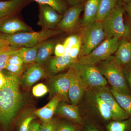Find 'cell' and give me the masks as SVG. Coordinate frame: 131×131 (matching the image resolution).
I'll list each match as a JSON object with an SVG mask.
<instances>
[{
  "mask_svg": "<svg viewBox=\"0 0 131 131\" xmlns=\"http://www.w3.org/2000/svg\"><path fill=\"white\" fill-rule=\"evenodd\" d=\"M5 74L6 83L0 88V124L8 129L23 105L24 100L20 90L19 77L9 72Z\"/></svg>",
  "mask_w": 131,
  "mask_h": 131,
  "instance_id": "6da1fadb",
  "label": "cell"
},
{
  "mask_svg": "<svg viewBox=\"0 0 131 131\" xmlns=\"http://www.w3.org/2000/svg\"><path fill=\"white\" fill-rule=\"evenodd\" d=\"M125 11L122 3L119 2L116 6L101 21L106 38L127 39L129 38L131 29L129 25L124 23Z\"/></svg>",
  "mask_w": 131,
  "mask_h": 131,
  "instance_id": "7a4b0ae2",
  "label": "cell"
},
{
  "mask_svg": "<svg viewBox=\"0 0 131 131\" xmlns=\"http://www.w3.org/2000/svg\"><path fill=\"white\" fill-rule=\"evenodd\" d=\"M96 66L112 88L123 93L131 95L123 68L115 61L114 55Z\"/></svg>",
  "mask_w": 131,
  "mask_h": 131,
  "instance_id": "3957f363",
  "label": "cell"
},
{
  "mask_svg": "<svg viewBox=\"0 0 131 131\" xmlns=\"http://www.w3.org/2000/svg\"><path fill=\"white\" fill-rule=\"evenodd\" d=\"M62 31L58 30H43L37 32H26L5 35L1 34L3 39L10 45L16 47H34L50 38L60 34Z\"/></svg>",
  "mask_w": 131,
  "mask_h": 131,
  "instance_id": "277c9868",
  "label": "cell"
},
{
  "mask_svg": "<svg viewBox=\"0 0 131 131\" xmlns=\"http://www.w3.org/2000/svg\"><path fill=\"white\" fill-rule=\"evenodd\" d=\"M80 35L81 47L78 59L88 55L106 38L100 21L83 27Z\"/></svg>",
  "mask_w": 131,
  "mask_h": 131,
  "instance_id": "5b68a950",
  "label": "cell"
},
{
  "mask_svg": "<svg viewBox=\"0 0 131 131\" xmlns=\"http://www.w3.org/2000/svg\"><path fill=\"white\" fill-rule=\"evenodd\" d=\"M121 39L107 38L90 54L79 58L75 62L82 64L96 65L115 53Z\"/></svg>",
  "mask_w": 131,
  "mask_h": 131,
  "instance_id": "8992f818",
  "label": "cell"
},
{
  "mask_svg": "<svg viewBox=\"0 0 131 131\" xmlns=\"http://www.w3.org/2000/svg\"><path fill=\"white\" fill-rule=\"evenodd\" d=\"M72 66L79 73L86 90L106 86L107 81L96 65L75 62Z\"/></svg>",
  "mask_w": 131,
  "mask_h": 131,
  "instance_id": "52a82bcc",
  "label": "cell"
},
{
  "mask_svg": "<svg viewBox=\"0 0 131 131\" xmlns=\"http://www.w3.org/2000/svg\"><path fill=\"white\" fill-rule=\"evenodd\" d=\"M73 71L74 69L71 66L65 73L50 77L47 86L50 97L59 96L62 101H69L68 93Z\"/></svg>",
  "mask_w": 131,
  "mask_h": 131,
  "instance_id": "ba28073f",
  "label": "cell"
},
{
  "mask_svg": "<svg viewBox=\"0 0 131 131\" xmlns=\"http://www.w3.org/2000/svg\"><path fill=\"white\" fill-rule=\"evenodd\" d=\"M39 13L38 25L43 30H54L61 21L63 15L50 6L45 4H39Z\"/></svg>",
  "mask_w": 131,
  "mask_h": 131,
  "instance_id": "9c48e42d",
  "label": "cell"
},
{
  "mask_svg": "<svg viewBox=\"0 0 131 131\" xmlns=\"http://www.w3.org/2000/svg\"><path fill=\"white\" fill-rule=\"evenodd\" d=\"M93 90L108 106L112 114L113 121L123 120L130 118L120 106L107 87H101Z\"/></svg>",
  "mask_w": 131,
  "mask_h": 131,
  "instance_id": "30bf717a",
  "label": "cell"
},
{
  "mask_svg": "<svg viewBox=\"0 0 131 131\" xmlns=\"http://www.w3.org/2000/svg\"><path fill=\"white\" fill-rule=\"evenodd\" d=\"M84 4L70 7L63 15L56 29L63 32L71 31L77 27L81 13L83 11Z\"/></svg>",
  "mask_w": 131,
  "mask_h": 131,
  "instance_id": "8fae6325",
  "label": "cell"
},
{
  "mask_svg": "<svg viewBox=\"0 0 131 131\" xmlns=\"http://www.w3.org/2000/svg\"><path fill=\"white\" fill-rule=\"evenodd\" d=\"M48 76L45 65L34 62L31 64L24 72L21 83L25 88H30L38 81Z\"/></svg>",
  "mask_w": 131,
  "mask_h": 131,
  "instance_id": "7c38bea8",
  "label": "cell"
},
{
  "mask_svg": "<svg viewBox=\"0 0 131 131\" xmlns=\"http://www.w3.org/2000/svg\"><path fill=\"white\" fill-rule=\"evenodd\" d=\"M76 61L68 54L61 56L51 57L45 64L48 75H55L70 68Z\"/></svg>",
  "mask_w": 131,
  "mask_h": 131,
  "instance_id": "4fadbf2b",
  "label": "cell"
},
{
  "mask_svg": "<svg viewBox=\"0 0 131 131\" xmlns=\"http://www.w3.org/2000/svg\"><path fill=\"white\" fill-rule=\"evenodd\" d=\"M32 31L30 27L15 16L8 17L0 20V33L12 35L18 33Z\"/></svg>",
  "mask_w": 131,
  "mask_h": 131,
  "instance_id": "5bb4252c",
  "label": "cell"
},
{
  "mask_svg": "<svg viewBox=\"0 0 131 131\" xmlns=\"http://www.w3.org/2000/svg\"><path fill=\"white\" fill-rule=\"evenodd\" d=\"M74 69L70 87L68 93L69 99L73 105H77L81 100L86 90L77 71Z\"/></svg>",
  "mask_w": 131,
  "mask_h": 131,
  "instance_id": "9a60e30c",
  "label": "cell"
},
{
  "mask_svg": "<svg viewBox=\"0 0 131 131\" xmlns=\"http://www.w3.org/2000/svg\"><path fill=\"white\" fill-rule=\"evenodd\" d=\"M65 102L61 101L57 108L56 114L72 122L82 124V119L77 105H69Z\"/></svg>",
  "mask_w": 131,
  "mask_h": 131,
  "instance_id": "2e32d148",
  "label": "cell"
},
{
  "mask_svg": "<svg viewBox=\"0 0 131 131\" xmlns=\"http://www.w3.org/2000/svg\"><path fill=\"white\" fill-rule=\"evenodd\" d=\"M61 101L62 99L60 96H54L46 105L35 110L34 114L39 118L43 123L50 122L53 119L58 106Z\"/></svg>",
  "mask_w": 131,
  "mask_h": 131,
  "instance_id": "e0dca14e",
  "label": "cell"
},
{
  "mask_svg": "<svg viewBox=\"0 0 131 131\" xmlns=\"http://www.w3.org/2000/svg\"><path fill=\"white\" fill-rule=\"evenodd\" d=\"M28 1L8 0L0 1V20L13 16L20 10Z\"/></svg>",
  "mask_w": 131,
  "mask_h": 131,
  "instance_id": "ac0fdd59",
  "label": "cell"
},
{
  "mask_svg": "<svg viewBox=\"0 0 131 131\" xmlns=\"http://www.w3.org/2000/svg\"><path fill=\"white\" fill-rule=\"evenodd\" d=\"M101 0H86L84 6V13L81 21L83 27L96 21Z\"/></svg>",
  "mask_w": 131,
  "mask_h": 131,
  "instance_id": "d6986e66",
  "label": "cell"
},
{
  "mask_svg": "<svg viewBox=\"0 0 131 131\" xmlns=\"http://www.w3.org/2000/svg\"><path fill=\"white\" fill-rule=\"evenodd\" d=\"M114 54L115 61L122 67L131 62V42L125 39H121Z\"/></svg>",
  "mask_w": 131,
  "mask_h": 131,
  "instance_id": "ffe728a7",
  "label": "cell"
},
{
  "mask_svg": "<svg viewBox=\"0 0 131 131\" xmlns=\"http://www.w3.org/2000/svg\"><path fill=\"white\" fill-rule=\"evenodd\" d=\"M57 43L56 40L50 39L42 42L38 50L35 62L40 65H45L54 53Z\"/></svg>",
  "mask_w": 131,
  "mask_h": 131,
  "instance_id": "44dd1931",
  "label": "cell"
},
{
  "mask_svg": "<svg viewBox=\"0 0 131 131\" xmlns=\"http://www.w3.org/2000/svg\"><path fill=\"white\" fill-rule=\"evenodd\" d=\"M42 42L32 47H18L14 51L13 55L21 58L25 64H31L34 63L35 62L37 58L38 50Z\"/></svg>",
  "mask_w": 131,
  "mask_h": 131,
  "instance_id": "7402d4cb",
  "label": "cell"
},
{
  "mask_svg": "<svg viewBox=\"0 0 131 131\" xmlns=\"http://www.w3.org/2000/svg\"><path fill=\"white\" fill-rule=\"evenodd\" d=\"M110 90L120 106L131 117V95L123 93L113 88Z\"/></svg>",
  "mask_w": 131,
  "mask_h": 131,
  "instance_id": "603a6c76",
  "label": "cell"
},
{
  "mask_svg": "<svg viewBox=\"0 0 131 131\" xmlns=\"http://www.w3.org/2000/svg\"><path fill=\"white\" fill-rule=\"evenodd\" d=\"M93 101L102 118L106 121L113 120L112 114L108 106L95 92L94 94Z\"/></svg>",
  "mask_w": 131,
  "mask_h": 131,
  "instance_id": "cb8c5ba5",
  "label": "cell"
},
{
  "mask_svg": "<svg viewBox=\"0 0 131 131\" xmlns=\"http://www.w3.org/2000/svg\"><path fill=\"white\" fill-rule=\"evenodd\" d=\"M118 0H101L96 21H101L115 7Z\"/></svg>",
  "mask_w": 131,
  "mask_h": 131,
  "instance_id": "d4e9b609",
  "label": "cell"
},
{
  "mask_svg": "<svg viewBox=\"0 0 131 131\" xmlns=\"http://www.w3.org/2000/svg\"><path fill=\"white\" fill-rule=\"evenodd\" d=\"M108 131H131V117L121 121H113L106 126Z\"/></svg>",
  "mask_w": 131,
  "mask_h": 131,
  "instance_id": "484cf974",
  "label": "cell"
},
{
  "mask_svg": "<svg viewBox=\"0 0 131 131\" xmlns=\"http://www.w3.org/2000/svg\"><path fill=\"white\" fill-rule=\"evenodd\" d=\"M33 1L38 4H45L50 6L60 14L63 15L69 8L68 5L63 0H26Z\"/></svg>",
  "mask_w": 131,
  "mask_h": 131,
  "instance_id": "4316f807",
  "label": "cell"
},
{
  "mask_svg": "<svg viewBox=\"0 0 131 131\" xmlns=\"http://www.w3.org/2000/svg\"><path fill=\"white\" fill-rule=\"evenodd\" d=\"M18 47L9 45L0 50V71L4 70L9 57Z\"/></svg>",
  "mask_w": 131,
  "mask_h": 131,
  "instance_id": "83f0119b",
  "label": "cell"
},
{
  "mask_svg": "<svg viewBox=\"0 0 131 131\" xmlns=\"http://www.w3.org/2000/svg\"><path fill=\"white\" fill-rule=\"evenodd\" d=\"M81 40V35H73L68 37L63 43V45L65 47L66 54H68L69 50L73 46Z\"/></svg>",
  "mask_w": 131,
  "mask_h": 131,
  "instance_id": "f1b7e54d",
  "label": "cell"
},
{
  "mask_svg": "<svg viewBox=\"0 0 131 131\" xmlns=\"http://www.w3.org/2000/svg\"><path fill=\"white\" fill-rule=\"evenodd\" d=\"M34 115L33 114H28L24 115L20 124L19 131H28L30 124L35 118Z\"/></svg>",
  "mask_w": 131,
  "mask_h": 131,
  "instance_id": "f546056e",
  "label": "cell"
},
{
  "mask_svg": "<svg viewBox=\"0 0 131 131\" xmlns=\"http://www.w3.org/2000/svg\"><path fill=\"white\" fill-rule=\"evenodd\" d=\"M49 92L47 86L42 83H38L33 88L32 93L35 97H42Z\"/></svg>",
  "mask_w": 131,
  "mask_h": 131,
  "instance_id": "4dcf8cb0",
  "label": "cell"
},
{
  "mask_svg": "<svg viewBox=\"0 0 131 131\" xmlns=\"http://www.w3.org/2000/svg\"><path fill=\"white\" fill-rule=\"evenodd\" d=\"M24 65H15V64H7L4 70L7 71L9 73H12L19 77L23 73Z\"/></svg>",
  "mask_w": 131,
  "mask_h": 131,
  "instance_id": "1f68e13d",
  "label": "cell"
},
{
  "mask_svg": "<svg viewBox=\"0 0 131 131\" xmlns=\"http://www.w3.org/2000/svg\"><path fill=\"white\" fill-rule=\"evenodd\" d=\"M55 131H79L77 127L65 122H59Z\"/></svg>",
  "mask_w": 131,
  "mask_h": 131,
  "instance_id": "d6a6232c",
  "label": "cell"
},
{
  "mask_svg": "<svg viewBox=\"0 0 131 131\" xmlns=\"http://www.w3.org/2000/svg\"><path fill=\"white\" fill-rule=\"evenodd\" d=\"M81 47V40L69 49L68 52V55H69L72 59L76 61L79 58Z\"/></svg>",
  "mask_w": 131,
  "mask_h": 131,
  "instance_id": "836d02e7",
  "label": "cell"
},
{
  "mask_svg": "<svg viewBox=\"0 0 131 131\" xmlns=\"http://www.w3.org/2000/svg\"><path fill=\"white\" fill-rule=\"evenodd\" d=\"M57 119L53 118L50 122L40 125L39 131H55L58 123Z\"/></svg>",
  "mask_w": 131,
  "mask_h": 131,
  "instance_id": "e575fe53",
  "label": "cell"
},
{
  "mask_svg": "<svg viewBox=\"0 0 131 131\" xmlns=\"http://www.w3.org/2000/svg\"><path fill=\"white\" fill-rule=\"evenodd\" d=\"M122 68L126 80L131 93V62Z\"/></svg>",
  "mask_w": 131,
  "mask_h": 131,
  "instance_id": "d590c367",
  "label": "cell"
},
{
  "mask_svg": "<svg viewBox=\"0 0 131 131\" xmlns=\"http://www.w3.org/2000/svg\"><path fill=\"white\" fill-rule=\"evenodd\" d=\"M54 53L56 56H61L66 54L65 47L63 44L57 43L54 48Z\"/></svg>",
  "mask_w": 131,
  "mask_h": 131,
  "instance_id": "8d00e7d4",
  "label": "cell"
},
{
  "mask_svg": "<svg viewBox=\"0 0 131 131\" xmlns=\"http://www.w3.org/2000/svg\"><path fill=\"white\" fill-rule=\"evenodd\" d=\"M15 65H24V61L21 58L16 55H12L9 57L7 64Z\"/></svg>",
  "mask_w": 131,
  "mask_h": 131,
  "instance_id": "74e56055",
  "label": "cell"
},
{
  "mask_svg": "<svg viewBox=\"0 0 131 131\" xmlns=\"http://www.w3.org/2000/svg\"><path fill=\"white\" fill-rule=\"evenodd\" d=\"M70 7L84 4L86 0H63Z\"/></svg>",
  "mask_w": 131,
  "mask_h": 131,
  "instance_id": "f35d334b",
  "label": "cell"
},
{
  "mask_svg": "<svg viewBox=\"0 0 131 131\" xmlns=\"http://www.w3.org/2000/svg\"><path fill=\"white\" fill-rule=\"evenodd\" d=\"M40 125L37 121H32L30 124L28 131H39Z\"/></svg>",
  "mask_w": 131,
  "mask_h": 131,
  "instance_id": "ab89813d",
  "label": "cell"
},
{
  "mask_svg": "<svg viewBox=\"0 0 131 131\" xmlns=\"http://www.w3.org/2000/svg\"><path fill=\"white\" fill-rule=\"evenodd\" d=\"M6 81V78L5 74L2 71H0V88L5 86Z\"/></svg>",
  "mask_w": 131,
  "mask_h": 131,
  "instance_id": "60d3db41",
  "label": "cell"
},
{
  "mask_svg": "<svg viewBox=\"0 0 131 131\" xmlns=\"http://www.w3.org/2000/svg\"><path fill=\"white\" fill-rule=\"evenodd\" d=\"M84 131H101L94 125L91 124H87L84 128Z\"/></svg>",
  "mask_w": 131,
  "mask_h": 131,
  "instance_id": "b9f144b4",
  "label": "cell"
},
{
  "mask_svg": "<svg viewBox=\"0 0 131 131\" xmlns=\"http://www.w3.org/2000/svg\"><path fill=\"white\" fill-rule=\"evenodd\" d=\"M9 43L1 36L0 33V50L9 45Z\"/></svg>",
  "mask_w": 131,
  "mask_h": 131,
  "instance_id": "7bdbcfd3",
  "label": "cell"
},
{
  "mask_svg": "<svg viewBox=\"0 0 131 131\" xmlns=\"http://www.w3.org/2000/svg\"><path fill=\"white\" fill-rule=\"evenodd\" d=\"M125 11H126L129 16L131 15V0L126 3L124 7Z\"/></svg>",
  "mask_w": 131,
  "mask_h": 131,
  "instance_id": "ee69618b",
  "label": "cell"
},
{
  "mask_svg": "<svg viewBox=\"0 0 131 131\" xmlns=\"http://www.w3.org/2000/svg\"><path fill=\"white\" fill-rule=\"evenodd\" d=\"M130 1V0H118L119 2H125L126 3L128 2L129 1Z\"/></svg>",
  "mask_w": 131,
  "mask_h": 131,
  "instance_id": "f6af8a7d",
  "label": "cell"
},
{
  "mask_svg": "<svg viewBox=\"0 0 131 131\" xmlns=\"http://www.w3.org/2000/svg\"><path fill=\"white\" fill-rule=\"evenodd\" d=\"M129 41L131 43V29L130 30V36H129Z\"/></svg>",
  "mask_w": 131,
  "mask_h": 131,
  "instance_id": "bcb514c9",
  "label": "cell"
},
{
  "mask_svg": "<svg viewBox=\"0 0 131 131\" xmlns=\"http://www.w3.org/2000/svg\"><path fill=\"white\" fill-rule=\"evenodd\" d=\"M130 16V18L131 20V15H130V16Z\"/></svg>",
  "mask_w": 131,
  "mask_h": 131,
  "instance_id": "7dc6e473",
  "label": "cell"
}]
</instances>
